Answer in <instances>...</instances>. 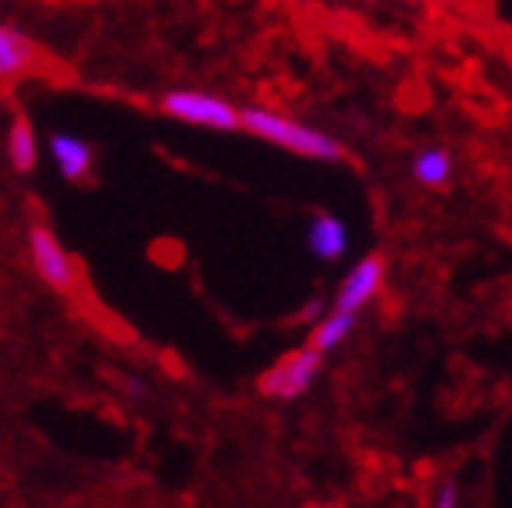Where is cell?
Here are the masks:
<instances>
[{"instance_id": "1", "label": "cell", "mask_w": 512, "mask_h": 508, "mask_svg": "<svg viewBox=\"0 0 512 508\" xmlns=\"http://www.w3.org/2000/svg\"><path fill=\"white\" fill-rule=\"evenodd\" d=\"M239 128H246L249 135H256V139H264V143H271V146L299 153V157L342 160V146L335 143V135L320 132V128H313V125H303V121L288 118V114L267 111V107H249V111H242Z\"/></svg>"}, {"instance_id": "2", "label": "cell", "mask_w": 512, "mask_h": 508, "mask_svg": "<svg viewBox=\"0 0 512 508\" xmlns=\"http://www.w3.org/2000/svg\"><path fill=\"white\" fill-rule=\"evenodd\" d=\"M164 111H168L171 118L185 121V125L217 128V132H232L242 121L239 107L228 104V100L217 93H203V89H175V93L164 96Z\"/></svg>"}, {"instance_id": "3", "label": "cell", "mask_w": 512, "mask_h": 508, "mask_svg": "<svg viewBox=\"0 0 512 508\" xmlns=\"http://www.w3.org/2000/svg\"><path fill=\"white\" fill-rule=\"evenodd\" d=\"M320 366H324V356L313 352L310 345H303V349L281 356L278 363L260 377V391H264L267 398H285V402L288 398H299V395H306L310 384L320 377Z\"/></svg>"}, {"instance_id": "4", "label": "cell", "mask_w": 512, "mask_h": 508, "mask_svg": "<svg viewBox=\"0 0 512 508\" xmlns=\"http://www.w3.org/2000/svg\"><path fill=\"white\" fill-rule=\"evenodd\" d=\"M381 288H384V260L381 256H363L360 263H352L349 274L338 285L335 310L356 317V313L367 310L370 302L381 295Z\"/></svg>"}, {"instance_id": "5", "label": "cell", "mask_w": 512, "mask_h": 508, "mask_svg": "<svg viewBox=\"0 0 512 508\" xmlns=\"http://www.w3.org/2000/svg\"><path fill=\"white\" fill-rule=\"evenodd\" d=\"M29 253H32V267L47 281L50 288L64 292V288H72L75 281V267H72V256L64 253V246L57 242V235L43 224L29 231Z\"/></svg>"}, {"instance_id": "6", "label": "cell", "mask_w": 512, "mask_h": 508, "mask_svg": "<svg viewBox=\"0 0 512 508\" xmlns=\"http://www.w3.org/2000/svg\"><path fill=\"white\" fill-rule=\"evenodd\" d=\"M50 160L57 164V171H61L68 182H79V178L89 175V167H93V146L86 143V139H79V135H68V132H54L50 135Z\"/></svg>"}, {"instance_id": "7", "label": "cell", "mask_w": 512, "mask_h": 508, "mask_svg": "<svg viewBox=\"0 0 512 508\" xmlns=\"http://www.w3.org/2000/svg\"><path fill=\"white\" fill-rule=\"evenodd\" d=\"M32 61H36V47L29 43V36L15 25L0 22V82H15L18 75L29 72Z\"/></svg>"}, {"instance_id": "8", "label": "cell", "mask_w": 512, "mask_h": 508, "mask_svg": "<svg viewBox=\"0 0 512 508\" xmlns=\"http://www.w3.org/2000/svg\"><path fill=\"white\" fill-rule=\"evenodd\" d=\"M306 242H310V253L320 260H338L349 249V228L335 214H317L306 231Z\"/></svg>"}, {"instance_id": "9", "label": "cell", "mask_w": 512, "mask_h": 508, "mask_svg": "<svg viewBox=\"0 0 512 508\" xmlns=\"http://www.w3.org/2000/svg\"><path fill=\"white\" fill-rule=\"evenodd\" d=\"M352 331H356V317H349V313H320V320L313 324V334H310V349L313 352H335L342 349L345 342L352 338Z\"/></svg>"}, {"instance_id": "10", "label": "cell", "mask_w": 512, "mask_h": 508, "mask_svg": "<svg viewBox=\"0 0 512 508\" xmlns=\"http://www.w3.org/2000/svg\"><path fill=\"white\" fill-rule=\"evenodd\" d=\"M452 153L441 150V146H427V150H420L413 157V178L420 185H431V189H438V185H445L448 178H452Z\"/></svg>"}, {"instance_id": "11", "label": "cell", "mask_w": 512, "mask_h": 508, "mask_svg": "<svg viewBox=\"0 0 512 508\" xmlns=\"http://www.w3.org/2000/svg\"><path fill=\"white\" fill-rule=\"evenodd\" d=\"M36 153H40L36 132H32L29 121L18 118L8 132V160L15 164V171H32V167H36Z\"/></svg>"}, {"instance_id": "12", "label": "cell", "mask_w": 512, "mask_h": 508, "mask_svg": "<svg viewBox=\"0 0 512 508\" xmlns=\"http://www.w3.org/2000/svg\"><path fill=\"white\" fill-rule=\"evenodd\" d=\"M434 508H463V491H459L456 480H445L434 491Z\"/></svg>"}]
</instances>
